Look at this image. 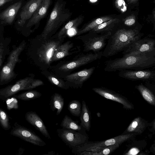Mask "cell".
<instances>
[{
	"instance_id": "cell-1",
	"label": "cell",
	"mask_w": 155,
	"mask_h": 155,
	"mask_svg": "<svg viewBox=\"0 0 155 155\" xmlns=\"http://www.w3.org/2000/svg\"><path fill=\"white\" fill-rule=\"evenodd\" d=\"M104 70L113 72L124 70H141L155 66V55L134 53L123 55L121 58L108 60L104 62Z\"/></svg>"
},
{
	"instance_id": "cell-2",
	"label": "cell",
	"mask_w": 155,
	"mask_h": 155,
	"mask_svg": "<svg viewBox=\"0 0 155 155\" xmlns=\"http://www.w3.org/2000/svg\"><path fill=\"white\" fill-rule=\"evenodd\" d=\"M103 56L108 58L123 51L134 41L142 38L144 34L137 27L133 28H122L110 31Z\"/></svg>"
},
{
	"instance_id": "cell-3",
	"label": "cell",
	"mask_w": 155,
	"mask_h": 155,
	"mask_svg": "<svg viewBox=\"0 0 155 155\" xmlns=\"http://www.w3.org/2000/svg\"><path fill=\"white\" fill-rule=\"evenodd\" d=\"M64 0H57L40 36L41 39H48L71 18L72 13L66 8Z\"/></svg>"
},
{
	"instance_id": "cell-4",
	"label": "cell",
	"mask_w": 155,
	"mask_h": 155,
	"mask_svg": "<svg viewBox=\"0 0 155 155\" xmlns=\"http://www.w3.org/2000/svg\"><path fill=\"white\" fill-rule=\"evenodd\" d=\"M111 35L110 31L97 33L90 31L87 34L78 37L84 43V51H92L94 53L101 51L106 46V41Z\"/></svg>"
},
{
	"instance_id": "cell-5",
	"label": "cell",
	"mask_w": 155,
	"mask_h": 155,
	"mask_svg": "<svg viewBox=\"0 0 155 155\" xmlns=\"http://www.w3.org/2000/svg\"><path fill=\"white\" fill-rule=\"evenodd\" d=\"M138 135L135 133L122 134L110 139L101 141H87L84 143L72 149V152L74 154L82 151H90L92 149L100 148L123 142L133 138Z\"/></svg>"
},
{
	"instance_id": "cell-6",
	"label": "cell",
	"mask_w": 155,
	"mask_h": 155,
	"mask_svg": "<svg viewBox=\"0 0 155 155\" xmlns=\"http://www.w3.org/2000/svg\"><path fill=\"white\" fill-rule=\"evenodd\" d=\"M25 45V41L22 42L9 56L8 62L2 68L0 74V84H6L15 77L14 68L19 60V56L24 48Z\"/></svg>"
},
{
	"instance_id": "cell-7",
	"label": "cell",
	"mask_w": 155,
	"mask_h": 155,
	"mask_svg": "<svg viewBox=\"0 0 155 155\" xmlns=\"http://www.w3.org/2000/svg\"><path fill=\"white\" fill-rule=\"evenodd\" d=\"M153 36L148 35L134 41L122 51L123 55L134 53L155 55V40Z\"/></svg>"
},
{
	"instance_id": "cell-8",
	"label": "cell",
	"mask_w": 155,
	"mask_h": 155,
	"mask_svg": "<svg viewBox=\"0 0 155 155\" xmlns=\"http://www.w3.org/2000/svg\"><path fill=\"white\" fill-rule=\"evenodd\" d=\"M57 132L62 140L72 149L88 140L89 137L85 131H78L62 128L58 129Z\"/></svg>"
},
{
	"instance_id": "cell-9",
	"label": "cell",
	"mask_w": 155,
	"mask_h": 155,
	"mask_svg": "<svg viewBox=\"0 0 155 155\" xmlns=\"http://www.w3.org/2000/svg\"><path fill=\"white\" fill-rule=\"evenodd\" d=\"M44 41L38 48L37 54L39 62L49 65L54 51L61 44L62 40H44Z\"/></svg>"
},
{
	"instance_id": "cell-10",
	"label": "cell",
	"mask_w": 155,
	"mask_h": 155,
	"mask_svg": "<svg viewBox=\"0 0 155 155\" xmlns=\"http://www.w3.org/2000/svg\"><path fill=\"white\" fill-rule=\"evenodd\" d=\"M10 134L35 145L42 147L46 145V143L38 136L17 123L14 124Z\"/></svg>"
},
{
	"instance_id": "cell-11",
	"label": "cell",
	"mask_w": 155,
	"mask_h": 155,
	"mask_svg": "<svg viewBox=\"0 0 155 155\" xmlns=\"http://www.w3.org/2000/svg\"><path fill=\"white\" fill-rule=\"evenodd\" d=\"M118 75L120 77L132 81L139 80L146 82L155 81L154 70H122L119 71Z\"/></svg>"
},
{
	"instance_id": "cell-12",
	"label": "cell",
	"mask_w": 155,
	"mask_h": 155,
	"mask_svg": "<svg viewBox=\"0 0 155 155\" xmlns=\"http://www.w3.org/2000/svg\"><path fill=\"white\" fill-rule=\"evenodd\" d=\"M92 90L105 98L120 103L126 109L131 110L134 108L133 104L127 98L112 90L103 87H94Z\"/></svg>"
},
{
	"instance_id": "cell-13",
	"label": "cell",
	"mask_w": 155,
	"mask_h": 155,
	"mask_svg": "<svg viewBox=\"0 0 155 155\" xmlns=\"http://www.w3.org/2000/svg\"><path fill=\"white\" fill-rule=\"evenodd\" d=\"M103 56V51L90 53L83 54L78 59L65 64L59 68L60 70L67 71L75 69L94 61L100 59Z\"/></svg>"
},
{
	"instance_id": "cell-14",
	"label": "cell",
	"mask_w": 155,
	"mask_h": 155,
	"mask_svg": "<svg viewBox=\"0 0 155 155\" xmlns=\"http://www.w3.org/2000/svg\"><path fill=\"white\" fill-rule=\"evenodd\" d=\"M34 79L31 77H27L18 80L14 84L0 89V100H6L18 91L25 90Z\"/></svg>"
},
{
	"instance_id": "cell-15",
	"label": "cell",
	"mask_w": 155,
	"mask_h": 155,
	"mask_svg": "<svg viewBox=\"0 0 155 155\" xmlns=\"http://www.w3.org/2000/svg\"><path fill=\"white\" fill-rule=\"evenodd\" d=\"M95 68V67H93L68 75L65 77L66 79L68 82L73 84L74 87H81L83 83L91 76Z\"/></svg>"
},
{
	"instance_id": "cell-16",
	"label": "cell",
	"mask_w": 155,
	"mask_h": 155,
	"mask_svg": "<svg viewBox=\"0 0 155 155\" xmlns=\"http://www.w3.org/2000/svg\"><path fill=\"white\" fill-rule=\"evenodd\" d=\"M42 0H29L23 7L18 21V25L22 26L30 19L40 5Z\"/></svg>"
},
{
	"instance_id": "cell-17",
	"label": "cell",
	"mask_w": 155,
	"mask_h": 155,
	"mask_svg": "<svg viewBox=\"0 0 155 155\" xmlns=\"http://www.w3.org/2000/svg\"><path fill=\"white\" fill-rule=\"evenodd\" d=\"M51 1L42 0L37 9L29 19L26 26L27 28L39 25L41 20L46 15Z\"/></svg>"
},
{
	"instance_id": "cell-18",
	"label": "cell",
	"mask_w": 155,
	"mask_h": 155,
	"mask_svg": "<svg viewBox=\"0 0 155 155\" xmlns=\"http://www.w3.org/2000/svg\"><path fill=\"white\" fill-rule=\"evenodd\" d=\"M26 120L33 126L44 136L48 139H51L50 136L43 120L35 112L29 111L25 115Z\"/></svg>"
},
{
	"instance_id": "cell-19",
	"label": "cell",
	"mask_w": 155,
	"mask_h": 155,
	"mask_svg": "<svg viewBox=\"0 0 155 155\" xmlns=\"http://www.w3.org/2000/svg\"><path fill=\"white\" fill-rule=\"evenodd\" d=\"M149 125L147 121L140 117L135 118L122 134L135 133L138 134L143 132Z\"/></svg>"
},
{
	"instance_id": "cell-20",
	"label": "cell",
	"mask_w": 155,
	"mask_h": 155,
	"mask_svg": "<svg viewBox=\"0 0 155 155\" xmlns=\"http://www.w3.org/2000/svg\"><path fill=\"white\" fill-rule=\"evenodd\" d=\"M22 4L21 1H20L9 7L0 14L1 19L4 23L11 24L14 21Z\"/></svg>"
},
{
	"instance_id": "cell-21",
	"label": "cell",
	"mask_w": 155,
	"mask_h": 155,
	"mask_svg": "<svg viewBox=\"0 0 155 155\" xmlns=\"http://www.w3.org/2000/svg\"><path fill=\"white\" fill-rule=\"evenodd\" d=\"M120 144L114 145L100 148L93 149L90 151H82L76 153L78 155H107L110 154L119 147Z\"/></svg>"
},
{
	"instance_id": "cell-22",
	"label": "cell",
	"mask_w": 155,
	"mask_h": 155,
	"mask_svg": "<svg viewBox=\"0 0 155 155\" xmlns=\"http://www.w3.org/2000/svg\"><path fill=\"white\" fill-rule=\"evenodd\" d=\"M73 46V43L69 41L58 46L54 51L51 62L59 60L69 55V51Z\"/></svg>"
},
{
	"instance_id": "cell-23",
	"label": "cell",
	"mask_w": 155,
	"mask_h": 155,
	"mask_svg": "<svg viewBox=\"0 0 155 155\" xmlns=\"http://www.w3.org/2000/svg\"><path fill=\"white\" fill-rule=\"evenodd\" d=\"M80 117V125L86 130L89 131L91 127V115L90 112L85 102L83 100Z\"/></svg>"
},
{
	"instance_id": "cell-24",
	"label": "cell",
	"mask_w": 155,
	"mask_h": 155,
	"mask_svg": "<svg viewBox=\"0 0 155 155\" xmlns=\"http://www.w3.org/2000/svg\"><path fill=\"white\" fill-rule=\"evenodd\" d=\"M84 16L81 15L67 23L58 33L57 35L58 39L62 40V38L64 37L67 32L69 29L76 28L82 23L84 20Z\"/></svg>"
},
{
	"instance_id": "cell-25",
	"label": "cell",
	"mask_w": 155,
	"mask_h": 155,
	"mask_svg": "<svg viewBox=\"0 0 155 155\" xmlns=\"http://www.w3.org/2000/svg\"><path fill=\"white\" fill-rule=\"evenodd\" d=\"M143 99L149 104L155 105V97L152 92L141 83L135 86Z\"/></svg>"
},
{
	"instance_id": "cell-26",
	"label": "cell",
	"mask_w": 155,
	"mask_h": 155,
	"mask_svg": "<svg viewBox=\"0 0 155 155\" xmlns=\"http://www.w3.org/2000/svg\"><path fill=\"white\" fill-rule=\"evenodd\" d=\"M119 21L118 18H112L100 24L90 31L97 33L111 31Z\"/></svg>"
},
{
	"instance_id": "cell-27",
	"label": "cell",
	"mask_w": 155,
	"mask_h": 155,
	"mask_svg": "<svg viewBox=\"0 0 155 155\" xmlns=\"http://www.w3.org/2000/svg\"><path fill=\"white\" fill-rule=\"evenodd\" d=\"M64 103V99L61 95L55 93L51 96L50 104L52 110H56V115H58L62 110Z\"/></svg>"
},
{
	"instance_id": "cell-28",
	"label": "cell",
	"mask_w": 155,
	"mask_h": 155,
	"mask_svg": "<svg viewBox=\"0 0 155 155\" xmlns=\"http://www.w3.org/2000/svg\"><path fill=\"white\" fill-rule=\"evenodd\" d=\"M112 18V17L108 16H103L97 18L79 31L78 35H80L89 32L100 24Z\"/></svg>"
},
{
	"instance_id": "cell-29",
	"label": "cell",
	"mask_w": 155,
	"mask_h": 155,
	"mask_svg": "<svg viewBox=\"0 0 155 155\" xmlns=\"http://www.w3.org/2000/svg\"><path fill=\"white\" fill-rule=\"evenodd\" d=\"M61 126L62 128L78 131L84 132L86 131L82 126L78 124L67 115L64 116L61 123Z\"/></svg>"
},
{
	"instance_id": "cell-30",
	"label": "cell",
	"mask_w": 155,
	"mask_h": 155,
	"mask_svg": "<svg viewBox=\"0 0 155 155\" xmlns=\"http://www.w3.org/2000/svg\"><path fill=\"white\" fill-rule=\"evenodd\" d=\"M41 94L36 90L26 91L17 95H14L13 97L17 99L24 101H28L40 97Z\"/></svg>"
},
{
	"instance_id": "cell-31",
	"label": "cell",
	"mask_w": 155,
	"mask_h": 155,
	"mask_svg": "<svg viewBox=\"0 0 155 155\" xmlns=\"http://www.w3.org/2000/svg\"><path fill=\"white\" fill-rule=\"evenodd\" d=\"M82 105L80 101L76 100L70 102L68 105V109L71 114L75 117H80Z\"/></svg>"
},
{
	"instance_id": "cell-32",
	"label": "cell",
	"mask_w": 155,
	"mask_h": 155,
	"mask_svg": "<svg viewBox=\"0 0 155 155\" xmlns=\"http://www.w3.org/2000/svg\"><path fill=\"white\" fill-rule=\"evenodd\" d=\"M48 78L52 84L66 90L69 87V86L66 83L53 75H48Z\"/></svg>"
},
{
	"instance_id": "cell-33",
	"label": "cell",
	"mask_w": 155,
	"mask_h": 155,
	"mask_svg": "<svg viewBox=\"0 0 155 155\" xmlns=\"http://www.w3.org/2000/svg\"><path fill=\"white\" fill-rule=\"evenodd\" d=\"M0 123L3 129L7 130L11 128V125L8 114L0 108Z\"/></svg>"
},
{
	"instance_id": "cell-34",
	"label": "cell",
	"mask_w": 155,
	"mask_h": 155,
	"mask_svg": "<svg viewBox=\"0 0 155 155\" xmlns=\"http://www.w3.org/2000/svg\"><path fill=\"white\" fill-rule=\"evenodd\" d=\"M7 109L9 110L12 109H17L18 108V101L14 97L8 98L5 100Z\"/></svg>"
},
{
	"instance_id": "cell-35",
	"label": "cell",
	"mask_w": 155,
	"mask_h": 155,
	"mask_svg": "<svg viewBox=\"0 0 155 155\" xmlns=\"http://www.w3.org/2000/svg\"><path fill=\"white\" fill-rule=\"evenodd\" d=\"M115 5L116 8L122 13L125 12L127 10V5L124 0H116Z\"/></svg>"
},
{
	"instance_id": "cell-36",
	"label": "cell",
	"mask_w": 155,
	"mask_h": 155,
	"mask_svg": "<svg viewBox=\"0 0 155 155\" xmlns=\"http://www.w3.org/2000/svg\"><path fill=\"white\" fill-rule=\"evenodd\" d=\"M123 22L124 25L128 27L134 25L136 22V18L134 14L130 15L124 19Z\"/></svg>"
},
{
	"instance_id": "cell-37",
	"label": "cell",
	"mask_w": 155,
	"mask_h": 155,
	"mask_svg": "<svg viewBox=\"0 0 155 155\" xmlns=\"http://www.w3.org/2000/svg\"><path fill=\"white\" fill-rule=\"evenodd\" d=\"M44 83L41 80L34 79L32 82L27 87L25 90H29L43 85Z\"/></svg>"
},
{
	"instance_id": "cell-38",
	"label": "cell",
	"mask_w": 155,
	"mask_h": 155,
	"mask_svg": "<svg viewBox=\"0 0 155 155\" xmlns=\"http://www.w3.org/2000/svg\"><path fill=\"white\" fill-rule=\"evenodd\" d=\"M140 150L138 149L136 147L131 148L127 153L124 154L126 155H135L139 152Z\"/></svg>"
},
{
	"instance_id": "cell-39",
	"label": "cell",
	"mask_w": 155,
	"mask_h": 155,
	"mask_svg": "<svg viewBox=\"0 0 155 155\" xmlns=\"http://www.w3.org/2000/svg\"><path fill=\"white\" fill-rule=\"evenodd\" d=\"M14 0H0V7L4 5L6 3Z\"/></svg>"
},
{
	"instance_id": "cell-40",
	"label": "cell",
	"mask_w": 155,
	"mask_h": 155,
	"mask_svg": "<svg viewBox=\"0 0 155 155\" xmlns=\"http://www.w3.org/2000/svg\"><path fill=\"white\" fill-rule=\"evenodd\" d=\"M139 0H128L127 1L130 4L136 3Z\"/></svg>"
},
{
	"instance_id": "cell-41",
	"label": "cell",
	"mask_w": 155,
	"mask_h": 155,
	"mask_svg": "<svg viewBox=\"0 0 155 155\" xmlns=\"http://www.w3.org/2000/svg\"><path fill=\"white\" fill-rule=\"evenodd\" d=\"M55 152L53 151H52L50 152H48V154H44V155H53L55 154Z\"/></svg>"
},
{
	"instance_id": "cell-42",
	"label": "cell",
	"mask_w": 155,
	"mask_h": 155,
	"mask_svg": "<svg viewBox=\"0 0 155 155\" xmlns=\"http://www.w3.org/2000/svg\"><path fill=\"white\" fill-rule=\"evenodd\" d=\"M2 54H0V66H1V63H2Z\"/></svg>"
},
{
	"instance_id": "cell-43",
	"label": "cell",
	"mask_w": 155,
	"mask_h": 155,
	"mask_svg": "<svg viewBox=\"0 0 155 155\" xmlns=\"http://www.w3.org/2000/svg\"></svg>"
},
{
	"instance_id": "cell-44",
	"label": "cell",
	"mask_w": 155,
	"mask_h": 155,
	"mask_svg": "<svg viewBox=\"0 0 155 155\" xmlns=\"http://www.w3.org/2000/svg\"></svg>"
}]
</instances>
